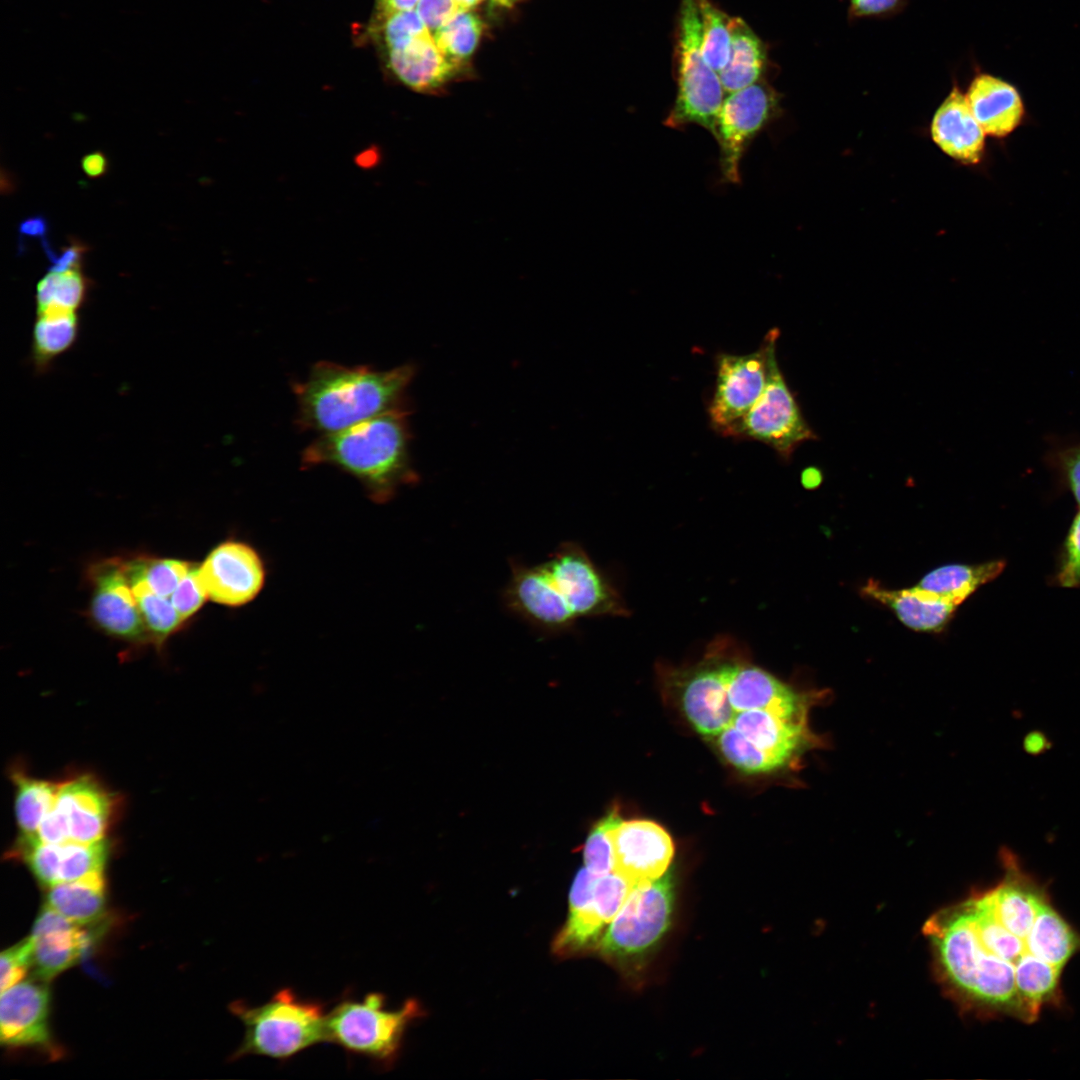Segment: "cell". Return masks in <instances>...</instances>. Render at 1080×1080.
I'll return each mask as SVG.
<instances>
[{
	"instance_id": "obj_1",
	"label": "cell",
	"mask_w": 1080,
	"mask_h": 1080,
	"mask_svg": "<svg viewBox=\"0 0 1080 1080\" xmlns=\"http://www.w3.org/2000/svg\"><path fill=\"white\" fill-rule=\"evenodd\" d=\"M505 608L543 636L568 633L581 619L630 614L609 577L578 543H561L544 561L510 560Z\"/></svg>"
},
{
	"instance_id": "obj_2",
	"label": "cell",
	"mask_w": 1080,
	"mask_h": 1080,
	"mask_svg": "<svg viewBox=\"0 0 1080 1080\" xmlns=\"http://www.w3.org/2000/svg\"><path fill=\"white\" fill-rule=\"evenodd\" d=\"M415 366L390 370L316 363L303 382L293 385L297 425L306 431L330 434L401 406Z\"/></svg>"
},
{
	"instance_id": "obj_3",
	"label": "cell",
	"mask_w": 1080,
	"mask_h": 1080,
	"mask_svg": "<svg viewBox=\"0 0 1080 1080\" xmlns=\"http://www.w3.org/2000/svg\"><path fill=\"white\" fill-rule=\"evenodd\" d=\"M407 411L392 409L344 430L321 435L305 448V466L332 465L356 478L376 502L417 481L409 454Z\"/></svg>"
},
{
	"instance_id": "obj_4",
	"label": "cell",
	"mask_w": 1080,
	"mask_h": 1080,
	"mask_svg": "<svg viewBox=\"0 0 1080 1080\" xmlns=\"http://www.w3.org/2000/svg\"><path fill=\"white\" fill-rule=\"evenodd\" d=\"M229 1008L244 1025L242 1042L232 1060L252 1055L288 1060L326 1042L325 1004L301 998L290 988L278 990L261 1005L237 1000Z\"/></svg>"
},
{
	"instance_id": "obj_5",
	"label": "cell",
	"mask_w": 1080,
	"mask_h": 1080,
	"mask_svg": "<svg viewBox=\"0 0 1080 1080\" xmlns=\"http://www.w3.org/2000/svg\"><path fill=\"white\" fill-rule=\"evenodd\" d=\"M677 91L664 125L683 129L698 125L715 135L726 95L719 74L705 61L697 0H680L674 51Z\"/></svg>"
},
{
	"instance_id": "obj_6",
	"label": "cell",
	"mask_w": 1080,
	"mask_h": 1080,
	"mask_svg": "<svg viewBox=\"0 0 1080 1080\" xmlns=\"http://www.w3.org/2000/svg\"><path fill=\"white\" fill-rule=\"evenodd\" d=\"M419 1014L415 1000L390 1010L382 993L371 992L362 999L346 995L327 1012L326 1042L387 1066L397 1055L406 1027Z\"/></svg>"
},
{
	"instance_id": "obj_7",
	"label": "cell",
	"mask_w": 1080,
	"mask_h": 1080,
	"mask_svg": "<svg viewBox=\"0 0 1080 1080\" xmlns=\"http://www.w3.org/2000/svg\"><path fill=\"white\" fill-rule=\"evenodd\" d=\"M779 335V330L773 328L762 341L766 350V382L761 396L722 436L764 443L783 460H789L801 444L818 437L805 420L778 365Z\"/></svg>"
},
{
	"instance_id": "obj_8",
	"label": "cell",
	"mask_w": 1080,
	"mask_h": 1080,
	"mask_svg": "<svg viewBox=\"0 0 1080 1080\" xmlns=\"http://www.w3.org/2000/svg\"><path fill=\"white\" fill-rule=\"evenodd\" d=\"M711 642L735 713L768 709L788 717L808 718L810 709L827 697L824 690H799L757 666L747 649L729 635H718Z\"/></svg>"
},
{
	"instance_id": "obj_9",
	"label": "cell",
	"mask_w": 1080,
	"mask_h": 1080,
	"mask_svg": "<svg viewBox=\"0 0 1080 1080\" xmlns=\"http://www.w3.org/2000/svg\"><path fill=\"white\" fill-rule=\"evenodd\" d=\"M673 896L670 874L634 883L600 940L602 954L622 959L649 950L670 925Z\"/></svg>"
},
{
	"instance_id": "obj_10",
	"label": "cell",
	"mask_w": 1080,
	"mask_h": 1080,
	"mask_svg": "<svg viewBox=\"0 0 1080 1080\" xmlns=\"http://www.w3.org/2000/svg\"><path fill=\"white\" fill-rule=\"evenodd\" d=\"M116 801L93 776L72 777L60 783L55 802L34 836L48 843L103 841Z\"/></svg>"
},
{
	"instance_id": "obj_11",
	"label": "cell",
	"mask_w": 1080,
	"mask_h": 1080,
	"mask_svg": "<svg viewBox=\"0 0 1080 1080\" xmlns=\"http://www.w3.org/2000/svg\"><path fill=\"white\" fill-rule=\"evenodd\" d=\"M658 672L663 688L675 695L685 718L700 735L716 737L732 724L736 713L712 642L697 663L681 668L661 665Z\"/></svg>"
},
{
	"instance_id": "obj_12",
	"label": "cell",
	"mask_w": 1080,
	"mask_h": 1080,
	"mask_svg": "<svg viewBox=\"0 0 1080 1080\" xmlns=\"http://www.w3.org/2000/svg\"><path fill=\"white\" fill-rule=\"evenodd\" d=\"M780 111V95L765 79L725 95L714 135L724 182H741L740 163L744 154Z\"/></svg>"
},
{
	"instance_id": "obj_13",
	"label": "cell",
	"mask_w": 1080,
	"mask_h": 1080,
	"mask_svg": "<svg viewBox=\"0 0 1080 1080\" xmlns=\"http://www.w3.org/2000/svg\"><path fill=\"white\" fill-rule=\"evenodd\" d=\"M92 586L90 615L108 635L136 645L151 642L128 579L125 560L104 559L88 570Z\"/></svg>"
},
{
	"instance_id": "obj_14",
	"label": "cell",
	"mask_w": 1080,
	"mask_h": 1080,
	"mask_svg": "<svg viewBox=\"0 0 1080 1080\" xmlns=\"http://www.w3.org/2000/svg\"><path fill=\"white\" fill-rule=\"evenodd\" d=\"M716 382L707 412L710 425L721 436L745 416L761 396L766 382V350L748 354L718 353Z\"/></svg>"
},
{
	"instance_id": "obj_15",
	"label": "cell",
	"mask_w": 1080,
	"mask_h": 1080,
	"mask_svg": "<svg viewBox=\"0 0 1080 1080\" xmlns=\"http://www.w3.org/2000/svg\"><path fill=\"white\" fill-rule=\"evenodd\" d=\"M208 599L230 607L244 605L261 591L265 568L250 545L229 540L210 551L199 566Z\"/></svg>"
},
{
	"instance_id": "obj_16",
	"label": "cell",
	"mask_w": 1080,
	"mask_h": 1080,
	"mask_svg": "<svg viewBox=\"0 0 1080 1080\" xmlns=\"http://www.w3.org/2000/svg\"><path fill=\"white\" fill-rule=\"evenodd\" d=\"M42 884L50 887L103 873L107 858L105 841L48 843L36 836H20L12 849Z\"/></svg>"
},
{
	"instance_id": "obj_17",
	"label": "cell",
	"mask_w": 1080,
	"mask_h": 1080,
	"mask_svg": "<svg viewBox=\"0 0 1080 1080\" xmlns=\"http://www.w3.org/2000/svg\"><path fill=\"white\" fill-rule=\"evenodd\" d=\"M614 871L633 883L657 879L674 854L669 833L646 819L623 820L612 831Z\"/></svg>"
},
{
	"instance_id": "obj_18",
	"label": "cell",
	"mask_w": 1080,
	"mask_h": 1080,
	"mask_svg": "<svg viewBox=\"0 0 1080 1080\" xmlns=\"http://www.w3.org/2000/svg\"><path fill=\"white\" fill-rule=\"evenodd\" d=\"M808 718H794L768 709L742 711L732 724L782 769L791 768L810 750L825 744L809 727Z\"/></svg>"
},
{
	"instance_id": "obj_19",
	"label": "cell",
	"mask_w": 1080,
	"mask_h": 1080,
	"mask_svg": "<svg viewBox=\"0 0 1080 1080\" xmlns=\"http://www.w3.org/2000/svg\"><path fill=\"white\" fill-rule=\"evenodd\" d=\"M48 906L36 919L31 935L32 966L48 981L76 964L91 943L89 933Z\"/></svg>"
},
{
	"instance_id": "obj_20",
	"label": "cell",
	"mask_w": 1080,
	"mask_h": 1080,
	"mask_svg": "<svg viewBox=\"0 0 1080 1080\" xmlns=\"http://www.w3.org/2000/svg\"><path fill=\"white\" fill-rule=\"evenodd\" d=\"M49 992L31 980L21 981L1 991L0 1034L8 1046L47 1047Z\"/></svg>"
},
{
	"instance_id": "obj_21",
	"label": "cell",
	"mask_w": 1080,
	"mask_h": 1080,
	"mask_svg": "<svg viewBox=\"0 0 1080 1080\" xmlns=\"http://www.w3.org/2000/svg\"><path fill=\"white\" fill-rule=\"evenodd\" d=\"M595 879L586 868L580 869L574 878L569 895V916L553 944L558 955L568 956L596 944L603 928L614 919L594 893Z\"/></svg>"
},
{
	"instance_id": "obj_22",
	"label": "cell",
	"mask_w": 1080,
	"mask_h": 1080,
	"mask_svg": "<svg viewBox=\"0 0 1080 1080\" xmlns=\"http://www.w3.org/2000/svg\"><path fill=\"white\" fill-rule=\"evenodd\" d=\"M860 592L888 607L906 627L917 632H940L952 619L956 606L939 595L913 586L889 589L875 579H869Z\"/></svg>"
},
{
	"instance_id": "obj_23",
	"label": "cell",
	"mask_w": 1080,
	"mask_h": 1080,
	"mask_svg": "<svg viewBox=\"0 0 1080 1080\" xmlns=\"http://www.w3.org/2000/svg\"><path fill=\"white\" fill-rule=\"evenodd\" d=\"M931 135L937 146L957 161L975 164L981 159L986 134L956 86L937 109Z\"/></svg>"
},
{
	"instance_id": "obj_24",
	"label": "cell",
	"mask_w": 1080,
	"mask_h": 1080,
	"mask_svg": "<svg viewBox=\"0 0 1080 1080\" xmlns=\"http://www.w3.org/2000/svg\"><path fill=\"white\" fill-rule=\"evenodd\" d=\"M389 67L405 86L421 93L439 92L458 72L427 32L400 50L388 51Z\"/></svg>"
},
{
	"instance_id": "obj_25",
	"label": "cell",
	"mask_w": 1080,
	"mask_h": 1080,
	"mask_svg": "<svg viewBox=\"0 0 1080 1080\" xmlns=\"http://www.w3.org/2000/svg\"><path fill=\"white\" fill-rule=\"evenodd\" d=\"M965 97L972 114L987 135L1004 137L1022 120L1024 108L1018 91L998 77L977 75Z\"/></svg>"
},
{
	"instance_id": "obj_26",
	"label": "cell",
	"mask_w": 1080,
	"mask_h": 1080,
	"mask_svg": "<svg viewBox=\"0 0 1080 1080\" xmlns=\"http://www.w3.org/2000/svg\"><path fill=\"white\" fill-rule=\"evenodd\" d=\"M767 65L768 51L764 41L744 19L732 17L730 55L719 72L725 93L763 80Z\"/></svg>"
},
{
	"instance_id": "obj_27",
	"label": "cell",
	"mask_w": 1080,
	"mask_h": 1080,
	"mask_svg": "<svg viewBox=\"0 0 1080 1080\" xmlns=\"http://www.w3.org/2000/svg\"><path fill=\"white\" fill-rule=\"evenodd\" d=\"M46 906L68 920L86 926L104 914L105 880L103 873L48 887Z\"/></svg>"
},
{
	"instance_id": "obj_28",
	"label": "cell",
	"mask_w": 1080,
	"mask_h": 1080,
	"mask_svg": "<svg viewBox=\"0 0 1080 1080\" xmlns=\"http://www.w3.org/2000/svg\"><path fill=\"white\" fill-rule=\"evenodd\" d=\"M1005 568L1001 560L980 564H950L927 573L915 586L961 605L981 586L997 578Z\"/></svg>"
},
{
	"instance_id": "obj_29",
	"label": "cell",
	"mask_w": 1080,
	"mask_h": 1080,
	"mask_svg": "<svg viewBox=\"0 0 1080 1080\" xmlns=\"http://www.w3.org/2000/svg\"><path fill=\"white\" fill-rule=\"evenodd\" d=\"M37 314L32 332V358L35 367L43 370L75 343L79 320L72 311L51 310Z\"/></svg>"
},
{
	"instance_id": "obj_30",
	"label": "cell",
	"mask_w": 1080,
	"mask_h": 1080,
	"mask_svg": "<svg viewBox=\"0 0 1080 1080\" xmlns=\"http://www.w3.org/2000/svg\"><path fill=\"white\" fill-rule=\"evenodd\" d=\"M10 776L15 787L14 808L21 835H36L55 802L60 783L29 776L20 769H13Z\"/></svg>"
},
{
	"instance_id": "obj_31",
	"label": "cell",
	"mask_w": 1080,
	"mask_h": 1080,
	"mask_svg": "<svg viewBox=\"0 0 1080 1080\" xmlns=\"http://www.w3.org/2000/svg\"><path fill=\"white\" fill-rule=\"evenodd\" d=\"M88 281L79 269L49 271L36 287L37 313L51 310L76 312L84 303Z\"/></svg>"
},
{
	"instance_id": "obj_32",
	"label": "cell",
	"mask_w": 1080,
	"mask_h": 1080,
	"mask_svg": "<svg viewBox=\"0 0 1080 1080\" xmlns=\"http://www.w3.org/2000/svg\"><path fill=\"white\" fill-rule=\"evenodd\" d=\"M128 579L151 642L159 648L172 634L182 628L185 621L173 606L170 598L153 593L139 579L130 576Z\"/></svg>"
},
{
	"instance_id": "obj_33",
	"label": "cell",
	"mask_w": 1080,
	"mask_h": 1080,
	"mask_svg": "<svg viewBox=\"0 0 1080 1080\" xmlns=\"http://www.w3.org/2000/svg\"><path fill=\"white\" fill-rule=\"evenodd\" d=\"M697 4L702 53L706 63L719 74L730 55L732 17L712 0H697Z\"/></svg>"
},
{
	"instance_id": "obj_34",
	"label": "cell",
	"mask_w": 1080,
	"mask_h": 1080,
	"mask_svg": "<svg viewBox=\"0 0 1080 1080\" xmlns=\"http://www.w3.org/2000/svg\"><path fill=\"white\" fill-rule=\"evenodd\" d=\"M193 563L145 556L125 560L128 576L142 581L153 593L170 598Z\"/></svg>"
},
{
	"instance_id": "obj_35",
	"label": "cell",
	"mask_w": 1080,
	"mask_h": 1080,
	"mask_svg": "<svg viewBox=\"0 0 1080 1080\" xmlns=\"http://www.w3.org/2000/svg\"><path fill=\"white\" fill-rule=\"evenodd\" d=\"M481 32L480 19L469 10H462L440 27L433 37L442 53L460 65L475 51Z\"/></svg>"
},
{
	"instance_id": "obj_36",
	"label": "cell",
	"mask_w": 1080,
	"mask_h": 1080,
	"mask_svg": "<svg viewBox=\"0 0 1080 1080\" xmlns=\"http://www.w3.org/2000/svg\"><path fill=\"white\" fill-rule=\"evenodd\" d=\"M722 756L735 768L747 774H765L781 770L779 765L733 725L716 737Z\"/></svg>"
},
{
	"instance_id": "obj_37",
	"label": "cell",
	"mask_w": 1080,
	"mask_h": 1080,
	"mask_svg": "<svg viewBox=\"0 0 1080 1080\" xmlns=\"http://www.w3.org/2000/svg\"><path fill=\"white\" fill-rule=\"evenodd\" d=\"M622 821L617 807H613L591 829L583 846L585 868L595 877L614 871L612 831Z\"/></svg>"
},
{
	"instance_id": "obj_38",
	"label": "cell",
	"mask_w": 1080,
	"mask_h": 1080,
	"mask_svg": "<svg viewBox=\"0 0 1080 1080\" xmlns=\"http://www.w3.org/2000/svg\"><path fill=\"white\" fill-rule=\"evenodd\" d=\"M388 51L400 50L429 32L417 11L404 10L379 16L374 25Z\"/></svg>"
},
{
	"instance_id": "obj_39",
	"label": "cell",
	"mask_w": 1080,
	"mask_h": 1080,
	"mask_svg": "<svg viewBox=\"0 0 1080 1080\" xmlns=\"http://www.w3.org/2000/svg\"><path fill=\"white\" fill-rule=\"evenodd\" d=\"M170 599L184 621L192 617L203 606L208 599V595L199 576V566L193 563Z\"/></svg>"
},
{
	"instance_id": "obj_40",
	"label": "cell",
	"mask_w": 1080,
	"mask_h": 1080,
	"mask_svg": "<svg viewBox=\"0 0 1080 1080\" xmlns=\"http://www.w3.org/2000/svg\"><path fill=\"white\" fill-rule=\"evenodd\" d=\"M32 966V943L30 938L4 950L0 956L1 991L21 982Z\"/></svg>"
},
{
	"instance_id": "obj_41",
	"label": "cell",
	"mask_w": 1080,
	"mask_h": 1080,
	"mask_svg": "<svg viewBox=\"0 0 1080 1080\" xmlns=\"http://www.w3.org/2000/svg\"><path fill=\"white\" fill-rule=\"evenodd\" d=\"M1058 582L1068 588L1080 586V511L1067 535Z\"/></svg>"
},
{
	"instance_id": "obj_42",
	"label": "cell",
	"mask_w": 1080,
	"mask_h": 1080,
	"mask_svg": "<svg viewBox=\"0 0 1080 1080\" xmlns=\"http://www.w3.org/2000/svg\"><path fill=\"white\" fill-rule=\"evenodd\" d=\"M416 11L429 32L434 34L462 10L453 0H419Z\"/></svg>"
},
{
	"instance_id": "obj_43",
	"label": "cell",
	"mask_w": 1080,
	"mask_h": 1080,
	"mask_svg": "<svg viewBox=\"0 0 1080 1080\" xmlns=\"http://www.w3.org/2000/svg\"><path fill=\"white\" fill-rule=\"evenodd\" d=\"M42 248L51 262L48 270L53 272L79 269L81 259L87 250V247L81 242L73 241L64 247L60 254H56L47 239L42 240Z\"/></svg>"
},
{
	"instance_id": "obj_44",
	"label": "cell",
	"mask_w": 1080,
	"mask_h": 1080,
	"mask_svg": "<svg viewBox=\"0 0 1080 1080\" xmlns=\"http://www.w3.org/2000/svg\"><path fill=\"white\" fill-rule=\"evenodd\" d=\"M905 0H850V16L876 17L886 16L897 11Z\"/></svg>"
},
{
	"instance_id": "obj_45",
	"label": "cell",
	"mask_w": 1080,
	"mask_h": 1080,
	"mask_svg": "<svg viewBox=\"0 0 1080 1080\" xmlns=\"http://www.w3.org/2000/svg\"><path fill=\"white\" fill-rule=\"evenodd\" d=\"M1062 464L1074 497L1080 506V447L1064 452Z\"/></svg>"
},
{
	"instance_id": "obj_46",
	"label": "cell",
	"mask_w": 1080,
	"mask_h": 1080,
	"mask_svg": "<svg viewBox=\"0 0 1080 1080\" xmlns=\"http://www.w3.org/2000/svg\"><path fill=\"white\" fill-rule=\"evenodd\" d=\"M49 225L42 215L30 216L23 219L18 226V232L23 237L46 239Z\"/></svg>"
},
{
	"instance_id": "obj_47",
	"label": "cell",
	"mask_w": 1080,
	"mask_h": 1080,
	"mask_svg": "<svg viewBox=\"0 0 1080 1080\" xmlns=\"http://www.w3.org/2000/svg\"><path fill=\"white\" fill-rule=\"evenodd\" d=\"M108 159L101 151H93L86 154L81 160L83 172L90 178H98L106 174Z\"/></svg>"
},
{
	"instance_id": "obj_48",
	"label": "cell",
	"mask_w": 1080,
	"mask_h": 1080,
	"mask_svg": "<svg viewBox=\"0 0 1080 1080\" xmlns=\"http://www.w3.org/2000/svg\"><path fill=\"white\" fill-rule=\"evenodd\" d=\"M1023 744L1026 752L1037 755L1045 752L1050 743L1042 732L1032 731L1025 736Z\"/></svg>"
},
{
	"instance_id": "obj_49",
	"label": "cell",
	"mask_w": 1080,
	"mask_h": 1080,
	"mask_svg": "<svg viewBox=\"0 0 1080 1080\" xmlns=\"http://www.w3.org/2000/svg\"><path fill=\"white\" fill-rule=\"evenodd\" d=\"M419 0H377L379 16L397 11L412 10Z\"/></svg>"
},
{
	"instance_id": "obj_50",
	"label": "cell",
	"mask_w": 1080,
	"mask_h": 1080,
	"mask_svg": "<svg viewBox=\"0 0 1080 1080\" xmlns=\"http://www.w3.org/2000/svg\"><path fill=\"white\" fill-rule=\"evenodd\" d=\"M823 480L822 472L815 467H807L801 473V483L806 489L817 488Z\"/></svg>"
},
{
	"instance_id": "obj_51",
	"label": "cell",
	"mask_w": 1080,
	"mask_h": 1080,
	"mask_svg": "<svg viewBox=\"0 0 1080 1080\" xmlns=\"http://www.w3.org/2000/svg\"><path fill=\"white\" fill-rule=\"evenodd\" d=\"M460 10H469L473 6L477 5L482 0H453Z\"/></svg>"
},
{
	"instance_id": "obj_52",
	"label": "cell",
	"mask_w": 1080,
	"mask_h": 1080,
	"mask_svg": "<svg viewBox=\"0 0 1080 1080\" xmlns=\"http://www.w3.org/2000/svg\"><path fill=\"white\" fill-rule=\"evenodd\" d=\"M495 1L502 4V5H508L509 6V5L512 4L513 0H495Z\"/></svg>"
}]
</instances>
